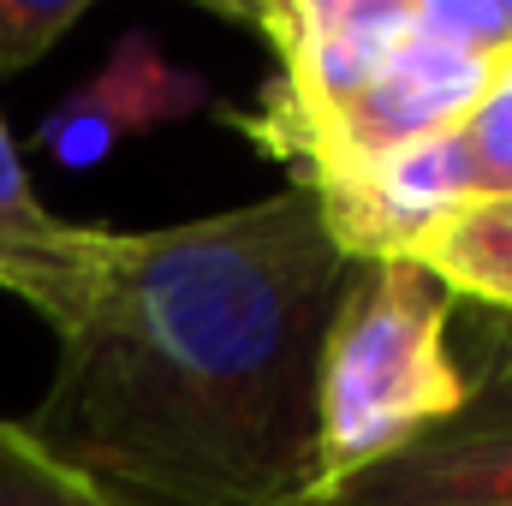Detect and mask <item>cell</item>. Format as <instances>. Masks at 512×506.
I'll list each match as a JSON object with an SVG mask.
<instances>
[{"label": "cell", "instance_id": "1", "mask_svg": "<svg viewBox=\"0 0 512 506\" xmlns=\"http://www.w3.org/2000/svg\"><path fill=\"white\" fill-rule=\"evenodd\" d=\"M346 280L310 191L114 233L30 435L120 506H328L316 352Z\"/></svg>", "mask_w": 512, "mask_h": 506}, {"label": "cell", "instance_id": "2", "mask_svg": "<svg viewBox=\"0 0 512 506\" xmlns=\"http://www.w3.org/2000/svg\"><path fill=\"white\" fill-rule=\"evenodd\" d=\"M453 304L459 298L411 256L346 262L316 352L322 501L465 411L471 370L453 358L447 340Z\"/></svg>", "mask_w": 512, "mask_h": 506}, {"label": "cell", "instance_id": "3", "mask_svg": "<svg viewBox=\"0 0 512 506\" xmlns=\"http://www.w3.org/2000/svg\"><path fill=\"white\" fill-rule=\"evenodd\" d=\"M245 18L274 54V78L262 84L251 114H227L262 155L298 161L334 126L405 48L417 0H268L227 6Z\"/></svg>", "mask_w": 512, "mask_h": 506}, {"label": "cell", "instance_id": "4", "mask_svg": "<svg viewBox=\"0 0 512 506\" xmlns=\"http://www.w3.org/2000/svg\"><path fill=\"white\" fill-rule=\"evenodd\" d=\"M501 72H507L501 54L459 48V42L423 30L417 12H411L405 48L382 66V78L292 161V185L316 191V185L376 161L387 149H405V143L435 137V131H459L471 120V108L495 90Z\"/></svg>", "mask_w": 512, "mask_h": 506}, {"label": "cell", "instance_id": "5", "mask_svg": "<svg viewBox=\"0 0 512 506\" xmlns=\"http://www.w3.org/2000/svg\"><path fill=\"white\" fill-rule=\"evenodd\" d=\"M310 197L346 262H417V251L477 197V167L459 131H435L316 185Z\"/></svg>", "mask_w": 512, "mask_h": 506}, {"label": "cell", "instance_id": "6", "mask_svg": "<svg viewBox=\"0 0 512 506\" xmlns=\"http://www.w3.org/2000/svg\"><path fill=\"white\" fill-rule=\"evenodd\" d=\"M328 506H512V340H501V370L471 381L453 423L364 471Z\"/></svg>", "mask_w": 512, "mask_h": 506}, {"label": "cell", "instance_id": "7", "mask_svg": "<svg viewBox=\"0 0 512 506\" xmlns=\"http://www.w3.org/2000/svg\"><path fill=\"white\" fill-rule=\"evenodd\" d=\"M215 108V90L209 78L173 66L155 36L126 30L108 54V66L96 78H84L42 126H36V149L54 155L60 167H96L108 161L126 137H143L155 126H173V120H191Z\"/></svg>", "mask_w": 512, "mask_h": 506}, {"label": "cell", "instance_id": "8", "mask_svg": "<svg viewBox=\"0 0 512 506\" xmlns=\"http://www.w3.org/2000/svg\"><path fill=\"white\" fill-rule=\"evenodd\" d=\"M114 227H78L42 209L30 191V173L18 161V143L0 120V292L30 304L54 334L84 310Z\"/></svg>", "mask_w": 512, "mask_h": 506}, {"label": "cell", "instance_id": "9", "mask_svg": "<svg viewBox=\"0 0 512 506\" xmlns=\"http://www.w3.org/2000/svg\"><path fill=\"white\" fill-rule=\"evenodd\" d=\"M417 262L453 298H477V304L512 316V197H471L417 251Z\"/></svg>", "mask_w": 512, "mask_h": 506}, {"label": "cell", "instance_id": "10", "mask_svg": "<svg viewBox=\"0 0 512 506\" xmlns=\"http://www.w3.org/2000/svg\"><path fill=\"white\" fill-rule=\"evenodd\" d=\"M0 506H120L96 489L84 471H72L60 453H48L30 423L0 417Z\"/></svg>", "mask_w": 512, "mask_h": 506}, {"label": "cell", "instance_id": "11", "mask_svg": "<svg viewBox=\"0 0 512 506\" xmlns=\"http://www.w3.org/2000/svg\"><path fill=\"white\" fill-rule=\"evenodd\" d=\"M459 137H465L471 167H477V197H512V60L495 78V90L471 108Z\"/></svg>", "mask_w": 512, "mask_h": 506}, {"label": "cell", "instance_id": "12", "mask_svg": "<svg viewBox=\"0 0 512 506\" xmlns=\"http://www.w3.org/2000/svg\"><path fill=\"white\" fill-rule=\"evenodd\" d=\"M84 12L90 0H0V72L36 66Z\"/></svg>", "mask_w": 512, "mask_h": 506}, {"label": "cell", "instance_id": "13", "mask_svg": "<svg viewBox=\"0 0 512 506\" xmlns=\"http://www.w3.org/2000/svg\"><path fill=\"white\" fill-rule=\"evenodd\" d=\"M507 60H512V54H507Z\"/></svg>", "mask_w": 512, "mask_h": 506}]
</instances>
